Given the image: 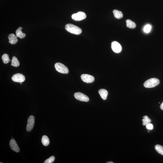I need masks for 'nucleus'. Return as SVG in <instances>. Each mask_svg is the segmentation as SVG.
<instances>
[{"instance_id":"nucleus-3","label":"nucleus","mask_w":163,"mask_h":163,"mask_svg":"<svg viewBox=\"0 0 163 163\" xmlns=\"http://www.w3.org/2000/svg\"><path fill=\"white\" fill-rule=\"evenodd\" d=\"M55 68L57 71L63 74L68 73L69 71L67 67L61 63H55Z\"/></svg>"},{"instance_id":"nucleus-8","label":"nucleus","mask_w":163,"mask_h":163,"mask_svg":"<svg viewBox=\"0 0 163 163\" xmlns=\"http://www.w3.org/2000/svg\"><path fill=\"white\" fill-rule=\"evenodd\" d=\"M81 77L84 82L87 83H93L95 80L94 77L93 76L87 74H83L81 75Z\"/></svg>"},{"instance_id":"nucleus-20","label":"nucleus","mask_w":163,"mask_h":163,"mask_svg":"<svg viewBox=\"0 0 163 163\" xmlns=\"http://www.w3.org/2000/svg\"><path fill=\"white\" fill-rule=\"evenodd\" d=\"M143 118L142 120L143 121V126H145L147 124L150 123L151 121L150 119L147 116H143Z\"/></svg>"},{"instance_id":"nucleus-12","label":"nucleus","mask_w":163,"mask_h":163,"mask_svg":"<svg viewBox=\"0 0 163 163\" xmlns=\"http://www.w3.org/2000/svg\"><path fill=\"white\" fill-rule=\"evenodd\" d=\"M99 93L102 99L105 100L107 98L108 95V92L106 90L104 89H101L99 90Z\"/></svg>"},{"instance_id":"nucleus-18","label":"nucleus","mask_w":163,"mask_h":163,"mask_svg":"<svg viewBox=\"0 0 163 163\" xmlns=\"http://www.w3.org/2000/svg\"><path fill=\"white\" fill-rule=\"evenodd\" d=\"M2 59L3 63L5 64H7L10 61V60L9 58V56L7 54H4L3 55L2 57Z\"/></svg>"},{"instance_id":"nucleus-21","label":"nucleus","mask_w":163,"mask_h":163,"mask_svg":"<svg viewBox=\"0 0 163 163\" xmlns=\"http://www.w3.org/2000/svg\"><path fill=\"white\" fill-rule=\"evenodd\" d=\"M152 27L149 24H147L143 28V31L145 33H149L150 32L151 29Z\"/></svg>"},{"instance_id":"nucleus-13","label":"nucleus","mask_w":163,"mask_h":163,"mask_svg":"<svg viewBox=\"0 0 163 163\" xmlns=\"http://www.w3.org/2000/svg\"><path fill=\"white\" fill-rule=\"evenodd\" d=\"M22 27H19L16 31V35L17 37H19L21 39L24 38L26 36L25 33L22 32Z\"/></svg>"},{"instance_id":"nucleus-11","label":"nucleus","mask_w":163,"mask_h":163,"mask_svg":"<svg viewBox=\"0 0 163 163\" xmlns=\"http://www.w3.org/2000/svg\"><path fill=\"white\" fill-rule=\"evenodd\" d=\"M8 39L9 40V42L12 45H14L17 43L18 40L17 37L14 34H11L8 36Z\"/></svg>"},{"instance_id":"nucleus-19","label":"nucleus","mask_w":163,"mask_h":163,"mask_svg":"<svg viewBox=\"0 0 163 163\" xmlns=\"http://www.w3.org/2000/svg\"><path fill=\"white\" fill-rule=\"evenodd\" d=\"M155 149L156 151L163 155V146L159 145H156L155 146Z\"/></svg>"},{"instance_id":"nucleus-7","label":"nucleus","mask_w":163,"mask_h":163,"mask_svg":"<svg viewBox=\"0 0 163 163\" xmlns=\"http://www.w3.org/2000/svg\"><path fill=\"white\" fill-rule=\"evenodd\" d=\"M35 123V118L33 115L30 116L28 120V123L26 126L27 131L28 132L32 130L34 127Z\"/></svg>"},{"instance_id":"nucleus-23","label":"nucleus","mask_w":163,"mask_h":163,"mask_svg":"<svg viewBox=\"0 0 163 163\" xmlns=\"http://www.w3.org/2000/svg\"><path fill=\"white\" fill-rule=\"evenodd\" d=\"M146 128L149 130H152L153 129V125L151 123H148L146 125Z\"/></svg>"},{"instance_id":"nucleus-25","label":"nucleus","mask_w":163,"mask_h":163,"mask_svg":"<svg viewBox=\"0 0 163 163\" xmlns=\"http://www.w3.org/2000/svg\"><path fill=\"white\" fill-rule=\"evenodd\" d=\"M107 163H114V162L112 161H108V162H106Z\"/></svg>"},{"instance_id":"nucleus-14","label":"nucleus","mask_w":163,"mask_h":163,"mask_svg":"<svg viewBox=\"0 0 163 163\" xmlns=\"http://www.w3.org/2000/svg\"><path fill=\"white\" fill-rule=\"evenodd\" d=\"M113 13L115 17L117 19H120L123 17V15L121 12L117 10H114L113 11Z\"/></svg>"},{"instance_id":"nucleus-2","label":"nucleus","mask_w":163,"mask_h":163,"mask_svg":"<svg viewBox=\"0 0 163 163\" xmlns=\"http://www.w3.org/2000/svg\"><path fill=\"white\" fill-rule=\"evenodd\" d=\"M159 83V80L157 78H152L145 82L143 85L145 87L147 88H151L157 86Z\"/></svg>"},{"instance_id":"nucleus-22","label":"nucleus","mask_w":163,"mask_h":163,"mask_svg":"<svg viewBox=\"0 0 163 163\" xmlns=\"http://www.w3.org/2000/svg\"><path fill=\"white\" fill-rule=\"evenodd\" d=\"M55 159V157L53 156H52L50 157L45 160V161L44 163H52L54 161Z\"/></svg>"},{"instance_id":"nucleus-4","label":"nucleus","mask_w":163,"mask_h":163,"mask_svg":"<svg viewBox=\"0 0 163 163\" xmlns=\"http://www.w3.org/2000/svg\"><path fill=\"white\" fill-rule=\"evenodd\" d=\"M72 19L74 20L80 21L86 19L87 16L84 12H79L72 15Z\"/></svg>"},{"instance_id":"nucleus-15","label":"nucleus","mask_w":163,"mask_h":163,"mask_svg":"<svg viewBox=\"0 0 163 163\" xmlns=\"http://www.w3.org/2000/svg\"><path fill=\"white\" fill-rule=\"evenodd\" d=\"M127 26L130 28H134L136 27V24L134 22L130 19L126 20Z\"/></svg>"},{"instance_id":"nucleus-10","label":"nucleus","mask_w":163,"mask_h":163,"mask_svg":"<svg viewBox=\"0 0 163 163\" xmlns=\"http://www.w3.org/2000/svg\"><path fill=\"white\" fill-rule=\"evenodd\" d=\"M10 146L12 150L16 152H19V148L14 139H12L11 140L10 142Z\"/></svg>"},{"instance_id":"nucleus-9","label":"nucleus","mask_w":163,"mask_h":163,"mask_svg":"<svg viewBox=\"0 0 163 163\" xmlns=\"http://www.w3.org/2000/svg\"><path fill=\"white\" fill-rule=\"evenodd\" d=\"M111 48L113 51L117 53L120 52L122 50V47L120 45L118 42L116 41L112 42Z\"/></svg>"},{"instance_id":"nucleus-16","label":"nucleus","mask_w":163,"mask_h":163,"mask_svg":"<svg viewBox=\"0 0 163 163\" xmlns=\"http://www.w3.org/2000/svg\"><path fill=\"white\" fill-rule=\"evenodd\" d=\"M42 144L44 146H47L49 145L50 140L48 137L46 135H44L42 137Z\"/></svg>"},{"instance_id":"nucleus-1","label":"nucleus","mask_w":163,"mask_h":163,"mask_svg":"<svg viewBox=\"0 0 163 163\" xmlns=\"http://www.w3.org/2000/svg\"><path fill=\"white\" fill-rule=\"evenodd\" d=\"M66 30L69 33L75 34L78 35L82 32L80 28L73 24H68L65 27Z\"/></svg>"},{"instance_id":"nucleus-6","label":"nucleus","mask_w":163,"mask_h":163,"mask_svg":"<svg viewBox=\"0 0 163 163\" xmlns=\"http://www.w3.org/2000/svg\"><path fill=\"white\" fill-rule=\"evenodd\" d=\"M12 80L14 82L22 83L25 81V78L24 75L21 73H17L14 75L12 78Z\"/></svg>"},{"instance_id":"nucleus-5","label":"nucleus","mask_w":163,"mask_h":163,"mask_svg":"<svg viewBox=\"0 0 163 163\" xmlns=\"http://www.w3.org/2000/svg\"><path fill=\"white\" fill-rule=\"evenodd\" d=\"M75 98L78 100L83 102H88L89 101L88 97L81 93H76L74 95Z\"/></svg>"},{"instance_id":"nucleus-17","label":"nucleus","mask_w":163,"mask_h":163,"mask_svg":"<svg viewBox=\"0 0 163 163\" xmlns=\"http://www.w3.org/2000/svg\"><path fill=\"white\" fill-rule=\"evenodd\" d=\"M11 66L17 67L19 66L20 63L19 60L16 57L14 56L12 58Z\"/></svg>"},{"instance_id":"nucleus-24","label":"nucleus","mask_w":163,"mask_h":163,"mask_svg":"<svg viewBox=\"0 0 163 163\" xmlns=\"http://www.w3.org/2000/svg\"><path fill=\"white\" fill-rule=\"evenodd\" d=\"M160 108L161 109L163 110V102H162V103L161 104L160 106Z\"/></svg>"}]
</instances>
